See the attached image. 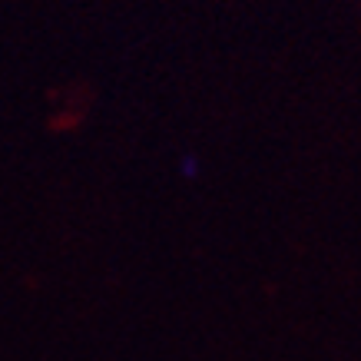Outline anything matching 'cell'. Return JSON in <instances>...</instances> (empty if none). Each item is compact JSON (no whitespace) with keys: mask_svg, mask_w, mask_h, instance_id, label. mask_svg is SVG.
Wrapping results in <instances>:
<instances>
[{"mask_svg":"<svg viewBox=\"0 0 361 361\" xmlns=\"http://www.w3.org/2000/svg\"><path fill=\"white\" fill-rule=\"evenodd\" d=\"M179 169H183V173L186 176H199V159L192 153L189 156H183V163H179Z\"/></svg>","mask_w":361,"mask_h":361,"instance_id":"obj_1","label":"cell"}]
</instances>
